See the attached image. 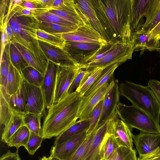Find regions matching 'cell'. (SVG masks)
Here are the masks:
<instances>
[{
	"label": "cell",
	"mask_w": 160,
	"mask_h": 160,
	"mask_svg": "<svg viewBox=\"0 0 160 160\" xmlns=\"http://www.w3.org/2000/svg\"><path fill=\"white\" fill-rule=\"evenodd\" d=\"M91 1L111 42H115L117 37L123 41L132 40V0Z\"/></svg>",
	"instance_id": "1"
},
{
	"label": "cell",
	"mask_w": 160,
	"mask_h": 160,
	"mask_svg": "<svg viewBox=\"0 0 160 160\" xmlns=\"http://www.w3.org/2000/svg\"><path fill=\"white\" fill-rule=\"evenodd\" d=\"M83 97L75 91L51 105L43 121V139L57 137L76 122Z\"/></svg>",
	"instance_id": "2"
},
{
	"label": "cell",
	"mask_w": 160,
	"mask_h": 160,
	"mask_svg": "<svg viewBox=\"0 0 160 160\" xmlns=\"http://www.w3.org/2000/svg\"><path fill=\"white\" fill-rule=\"evenodd\" d=\"M39 21L34 17L15 15L8 12L4 26L8 23L14 35L12 43H18L34 53L39 49L37 31L39 30Z\"/></svg>",
	"instance_id": "3"
},
{
	"label": "cell",
	"mask_w": 160,
	"mask_h": 160,
	"mask_svg": "<svg viewBox=\"0 0 160 160\" xmlns=\"http://www.w3.org/2000/svg\"><path fill=\"white\" fill-rule=\"evenodd\" d=\"M120 95L129 100L132 105L143 110L159 123L160 105L148 86L125 81L119 85Z\"/></svg>",
	"instance_id": "4"
},
{
	"label": "cell",
	"mask_w": 160,
	"mask_h": 160,
	"mask_svg": "<svg viewBox=\"0 0 160 160\" xmlns=\"http://www.w3.org/2000/svg\"><path fill=\"white\" fill-rule=\"evenodd\" d=\"M116 112L118 117L130 128H137L144 133H160L159 123L146 112L133 105L120 102Z\"/></svg>",
	"instance_id": "5"
},
{
	"label": "cell",
	"mask_w": 160,
	"mask_h": 160,
	"mask_svg": "<svg viewBox=\"0 0 160 160\" xmlns=\"http://www.w3.org/2000/svg\"><path fill=\"white\" fill-rule=\"evenodd\" d=\"M134 51L132 41L125 42L121 40L116 41L112 50L104 57L96 61L80 64V68L88 69L100 67L107 68L116 63L120 64L132 58Z\"/></svg>",
	"instance_id": "6"
},
{
	"label": "cell",
	"mask_w": 160,
	"mask_h": 160,
	"mask_svg": "<svg viewBox=\"0 0 160 160\" xmlns=\"http://www.w3.org/2000/svg\"><path fill=\"white\" fill-rule=\"evenodd\" d=\"M60 34L66 42L92 43L104 47L111 43L104 39L92 25L78 27L73 31Z\"/></svg>",
	"instance_id": "7"
},
{
	"label": "cell",
	"mask_w": 160,
	"mask_h": 160,
	"mask_svg": "<svg viewBox=\"0 0 160 160\" xmlns=\"http://www.w3.org/2000/svg\"><path fill=\"white\" fill-rule=\"evenodd\" d=\"M79 66H58L52 104L59 102L68 93L70 85L79 70Z\"/></svg>",
	"instance_id": "8"
},
{
	"label": "cell",
	"mask_w": 160,
	"mask_h": 160,
	"mask_svg": "<svg viewBox=\"0 0 160 160\" xmlns=\"http://www.w3.org/2000/svg\"><path fill=\"white\" fill-rule=\"evenodd\" d=\"M48 11L70 22L78 27L91 25L88 19L81 9L73 0H66L65 4L55 9Z\"/></svg>",
	"instance_id": "9"
},
{
	"label": "cell",
	"mask_w": 160,
	"mask_h": 160,
	"mask_svg": "<svg viewBox=\"0 0 160 160\" xmlns=\"http://www.w3.org/2000/svg\"><path fill=\"white\" fill-rule=\"evenodd\" d=\"M39 45L48 61L58 66H79L80 64L64 49L38 40Z\"/></svg>",
	"instance_id": "10"
},
{
	"label": "cell",
	"mask_w": 160,
	"mask_h": 160,
	"mask_svg": "<svg viewBox=\"0 0 160 160\" xmlns=\"http://www.w3.org/2000/svg\"><path fill=\"white\" fill-rule=\"evenodd\" d=\"M26 112L42 114L45 108L41 87L31 85L24 80Z\"/></svg>",
	"instance_id": "11"
},
{
	"label": "cell",
	"mask_w": 160,
	"mask_h": 160,
	"mask_svg": "<svg viewBox=\"0 0 160 160\" xmlns=\"http://www.w3.org/2000/svg\"><path fill=\"white\" fill-rule=\"evenodd\" d=\"M109 119L98 125L84 160H101L103 158L105 142L108 133Z\"/></svg>",
	"instance_id": "12"
},
{
	"label": "cell",
	"mask_w": 160,
	"mask_h": 160,
	"mask_svg": "<svg viewBox=\"0 0 160 160\" xmlns=\"http://www.w3.org/2000/svg\"><path fill=\"white\" fill-rule=\"evenodd\" d=\"M120 92L118 81L115 80V83L106 94L103 100L102 113L99 123L101 125L117 115L116 109L120 102Z\"/></svg>",
	"instance_id": "13"
},
{
	"label": "cell",
	"mask_w": 160,
	"mask_h": 160,
	"mask_svg": "<svg viewBox=\"0 0 160 160\" xmlns=\"http://www.w3.org/2000/svg\"><path fill=\"white\" fill-rule=\"evenodd\" d=\"M87 131L77 134L52 148L49 157L66 160L80 146L87 136Z\"/></svg>",
	"instance_id": "14"
},
{
	"label": "cell",
	"mask_w": 160,
	"mask_h": 160,
	"mask_svg": "<svg viewBox=\"0 0 160 160\" xmlns=\"http://www.w3.org/2000/svg\"><path fill=\"white\" fill-rule=\"evenodd\" d=\"M58 65L50 61L41 87L43 95L45 108L48 109L53 104Z\"/></svg>",
	"instance_id": "15"
},
{
	"label": "cell",
	"mask_w": 160,
	"mask_h": 160,
	"mask_svg": "<svg viewBox=\"0 0 160 160\" xmlns=\"http://www.w3.org/2000/svg\"><path fill=\"white\" fill-rule=\"evenodd\" d=\"M133 142L139 155L149 154L160 148V133L142 132L132 135Z\"/></svg>",
	"instance_id": "16"
},
{
	"label": "cell",
	"mask_w": 160,
	"mask_h": 160,
	"mask_svg": "<svg viewBox=\"0 0 160 160\" xmlns=\"http://www.w3.org/2000/svg\"><path fill=\"white\" fill-rule=\"evenodd\" d=\"M110 126L120 147L133 148V134L131 128L122 120L119 119L116 115L110 118Z\"/></svg>",
	"instance_id": "17"
},
{
	"label": "cell",
	"mask_w": 160,
	"mask_h": 160,
	"mask_svg": "<svg viewBox=\"0 0 160 160\" xmlns=\"http://www.w3.org/2000/svg\"><path fill=\"white\" fill-rule=\"evenodd\" d=\"M93 28L108 42H112L105 31L91 0H75Z\"/></svg>",
	"instance_id": "18"
},
{
	"label": "cell",
	"mask_w": 160,
	"mask_h": 160,
	"mask_svg": "<svg viewBox=\"0 0 160 160\" xmlns=\"http://www.w3.org/2000/svg\"><path fill=\"white\" fill-rule=\"evenodd\" d=\"M115 83L113 77L102 87L79 110L78 118L79 121L88 119L94 108L104 98Z\"/></svg>",
	"instance_id": "19"
},
{
	"label": "cell",
	"mask_w": 160,
	"mask_h": 160,
	"mask_svg": "<svg viewBox=\"0 0 160 160\" xmlns=\"http://www.w3.org/2000/svg\"><path fill=\"white\" fill-rule=\"evenodd\" d=\"M131 41L135 51L146 49L152 51L160 48L159 41L151 38L148 32L141 30L133 32Z\"/></svg>",
	"instance_id": "20"
},
{
	"label": "cell",
	"mask_w": 160,
	"mask_h": 160,
	"mask_svg": "<svg viewBox=\"0 0 160 160\" xmlns=\"http://www.w3.org/2000/svg\"><path fill=\"white\" fill-rule=\"evenodd\" d=\"M149 0H132L131 27L133 32L141 29L145 22Z\"/></svg>",
	"instance_id": "21"
},
{
	"label": "cell",
	"mask_w": 160,
	"mask_h": 160,
	"mask_svg": "<svg viewBox=\"0 0 160 160\" xmlns=\"http://www.w3.org/2000/svg\"><path fill=\"white\" fill-rule=\"evenodd\" d=\"M120 64L119 63H116L108 67L104 70L102 74L83 96L82 101L80 109L102 87L113 77L115 70Z\"/></svg>",
	"instance_id": "22"
},
{
	"label": "cell",
	"mask_w": 160,
	"mask_h": 160,
	"mask_svg": "<svg viewBox=\"0 0 160 160\" xmlns=\"http://www.w3.org/2000/svg\"><path fill=\"white\" fill-rule=\"evenodd\" d=\"M141 30L150 32L160 22V0H149Z\"/></svg>",
	"instance_id": "23"
},
{
	"label": "cell",
	"mask_w": 160,
	"mask_h": 160,
	"mask_svg": "<svg viewBox=\"0 0 160 160\" xmlns=\"http://www.w3.org/2000/svg\"><path fill=\"white\" fill-rule=\"evenodd\" d=\"M24 114L12 110V116L9 121L3 128L1 135L2 141L7 143L13 135L24 125L23 119Z\"/></svg>",
	"instance_id": "24"
},
{
	"label": "cell",
	"mask_w": 160,
	"mask_h": 160,
	"mask_svg": "<svg viewBox=\"0 0 160 160\" xmlns=\"http://www.w3.org/2000/svg\"><path fill=\"white\" fill-rule=\"evenodd\" d=\"M105 68L103 67H97L88 69L75 91L83 96Z\"/></svg>",
	"instance_id": "25"
},
{
	"label": "cell",
	"mask_w": 160,
	"mask_h": 160,
	"mask_svg": "<svg viewBox=\"0 0 160 160\" xmlns=\"http://www.w3.org/2000/svg\"><path fill=\"white\" fill-rule=\"evenodd\" d=\"M88 119L82 121H77L71 127L61 134L56 137L54 142V145H59L72 137L87 131L89 126Z\"/></svg>",
	"instance_id": "26"
},
{
	"label": "cell",
	"mask_w": 160,
	"mask_h": 160,
	"mask_svg": "<svg viewBox=\"0 0 160 160\" xmlns=\"http://www.w3.org/2000/svg\"><path fill=\"white\" fill-rule=\"evenodd\" d=\"M23 80L20 72L11 62L6 87L8 94L11 96L17 92L22 84Z\"/></svg>",
	"instance_id": "27"
},
{
	"label": "cell",
	"mask_w": 160,
	"mask_h": 160,
	"mask_svg": "<svg viewBox=\"0 0 160 160\" xmlns=\"http://www.w3.org/2000/svg\"><path fill=\"white\" fill-rule=\"evenodd\" d=\"M10 97L5 88L0 85V123L4 127L8 122L12 115V110L9 105Z\"/></svg>",
	"instance_id": "28"
},
{
	"label": "cell",
	"mask_w": 160,
	"mask_h": 160,
	"mask_svg": "<svg viewBox=\"0 0 160 160\" xmlns=\"http://www.w3.org/2000/svg\"><path fill=\"white\" fill-rule=\"evenodd\" d=\"M30 135V131L24 125L13 135L7 144L8 146L15 147L18 150L20 147L25 146L29 139Z\"/></svg>",
	"instance_id": "29"
},
{
	"label": "cell",
	"mask_w": 160,
	"mask_h": 160,
	"mask_svg": "<svg viewBox=\"0 0 160 160\" xmlns=\"http://www.w3.org/2000/svg\"><path fill=\"white\" fill-rule=\"evenodd\" d=\"M9 105L13 111L23 114L26 113L24 80L17 92L10 96Z\"/></svg>",
	"instance_id": "30"
},
{
	"label": "cell",
	"mask_w": 160,
	"mask_h": 160,
	"mask_svg": "<svg viewBox=\"0 0 160 160\" xmlns=\"http://www.w3.org/2000/svg\"><path fill=\"white\" fill-rule=\"evenodd\" d=\"M10 44L5 47L0 58V85L6 89L7 79L9 74L11 61L10 55Z\"/></svg>",
	"instance_id": "31"
},
{
	"label": "cell",
	"mask_w": 160,
	"mask_h": 160,
	"mask_svg": "<svg viewBox=\"0 0 160 160\" xmlns=\"http://www.w3.org/2000/svg\"><path fill=\"white\" fill-rule=\"evenodd\" d=\"M42 115L40 114L26 112L23 115L24 125L30 132H33L41 136L42 135V128L41 124Z\"/></svg>",
	"instance_id": "32"
},
{
	"label": "cell",
	"mask_w": 160,
	"mask_h": 160,
	"mask_svg": "<svg viewBox=\"0 0 160 160\" xmlns=\"http://www.w3.org/2000/svg\"><path fill=\"white\" fill-rule=\"evenodd\" d=\"M78 27L63 26L53 23L39 21V30L50 34L57 35L73 31Z\"/></svg>",
	"instance_id": "33"
},
{
	"label": "cell",
	"mask_w": 160,
	"mask_h": 160,
	"mask_svg": "<svg viewBox=\"0 0 160 160\" xmlns=\"http://www.w3.org/2000/svg\"><path fill=\"white\" fill-rule=\"evenodd\" d=\"M97 128L90 134H87L80 146L66 160H84L95 136Z\"/></svg>",
	"instance_id": "34"
},
{
	"label": "cell",
	"mask_w": 160,
	"mask_h": 160,
	"mask_svg": "<svg viewBox=\"0 0 160 160\" xmlns=\"http://www.w3.org/2000/svg\"><path fill=\"white\" fill-rule=\"evenodd\" d=\"M24 80L29 83L41 87L44 75L31 66H28L20 71Z\"/></svg>",
	"instance_id": "35"
},
{
	"label": "cell",
	"mask_w": 160,
	"mask_h": 160,
	"mask_svg": "<svg viewBox=\"0 0 160 160\" xmlns=\"http://www.w3.org/2000/svg\"><path fill=\"white\" fill-rule=\"evenodd\" d=\"M9 52L11 62L19 71L20 72L29 66L22 53L12 43L10 44Z\"/></svg>",
	"instance_id": "36"
},
{
	"label": "cell",
	"mask_w": 160,
	"mask_h": 160,
	"mask_svg": "<svg viewBox=\"0 0 160 160\" xmlns=\"http://www.w3.org/2000/svg\"><path fill=\"white\" fill-rule=\"evenodd\" d=\"M37 35L38 40L62 48L65 47L66 41L60 34H51L39 29L37 30Z\"/></svg>",
	"instance_id": "37"
},
{
	"label": "cell",
	"mask_w": 160,
	"mask_h": 160,
	"mask_svg": "<svg viewBox=\"0 0 160 160\" xmlns=\"http://www.w3.org/2000/svg\"><path fill=\"white\" fill-rule=\"evenodd\" d=\"M109 119L108 133L105 142L104 147L103 158L106 160L120 147L114 135L112 132L110 126Z\"/></svg>",
	"instance_id": "38"
},
{
	"label": "cell",
	"mask_w": 160,
	"mask_h": 160,
	"mask_svg": "<svg viewBox=\"0 0 160 160\" xmlns=\"http://www.w3.org/2000/svg\"><path fill=\"white\" fill-rule=\"evenodd\" d=\"M36 18L39 21L53 23L63 26L78 27L74 24L55 14L51 13L48 11L41 13Z\"/></svg>",
	"instance_id": "39"
},
{
	"label": "cell",
	"mask_w": 160,
	"mask_h": 160,
	"mask_svg": "<svg viewBox=\"0 0 160 160\" xmlns=\"http://www.w3.org/2000/svg\"><path fill=\"white\" fill-rule=\"evenodd\" d=\"M103 100L94 108L88 118L89 124L87 131V134L91 133L98 126L102 112Z\"/></svg>",
	"instance_id": "40"
},
{
	"label": "cell",
	"mask_w": 160,
	"mask_h": 160,
	"mask_svg": "<svg viewBox=\"0 0 160 160\" xmlns=\"http://www.w3.org/2000/svg\"><path fill=\"white\" fill-rule=\"evenodd\" d=\"M12 43L22 53L29 66L34 68L44 75L45 72L39 64L34 56L32 55L29 50L18 43L15 42Z\"/></svg>",
	"instance_id": "41"
},
{
	"label": "cell",
	"mask_w": 160,
	"mask_h": 160,
	"mask_svg": "<svg viewBox=\"0 0 160 160\" xmlns=\"http://www.w3.org/2000/svg\"><path fill=\"white\" fill-rule=\"evenodd\" d=\"M43 139L42 136L33 132H30L29 139L24 147L29 154L33 155L41 146Z\"/></svg>",
	"instance_id": "42"
},
{
	"label": "cell",
	"mask_w": 160,
	"mask_h": 160,
	"mask_svg": "<svg viewBox=\"0 0 160 160\" xmlns=\"http://www.w3.org/2000/svg\"><path fill=\"white\" fill-rule=\"evenodd\" d=\"M65 47L93 52L101 50L104 48L100 45L94 43L69 41L66 42Z\"/></svg>",
	"instance_id": "43"
},
{
	"label": "cell",
	"mask_w": 160,
	"mask_h": 160,
	"mask_svg": "<svg viewBox=\"0 0 160 160\" xmlns=\"http://www.w3.org/2000/svg\"><path fill=\"white\" fill-rule=\"evenodd\" d=\"M115 160H137L136 150L124 147H120L117 150Z\"/></svg>",
	"instance_id": "44"
},
{
	"label": "cell",
	"mask_w": 160,
	"mask_h": 160,
	"mask_svg": "<svg viewBox=\"0 0 160 160\" xmlns=\"http://www.w3.org/2000/svg\"><path fill=\"white\" fill-rule=\"evenodd\" d=\"M88 70V68L79 67L78 73L70 85L68 91V93H71L75 91L84 75Z\"/></svg>",
	"instance_id": "45"
},
{
	"label": "cell",
	"mask_w": 160,
	"mask_h": 160,
	"mask_svg": "<svg viewBox=\"0 0 160 160\" xmlns=\"http://www.w3.org/2000/svg\"><path fill=\"white\" fill-rule=\"evenodd\" d=\"M148 87L152 91L160 105V81L150 79L148 82Z\"/></svg>",
	"instance_id": "46"
},
{
	"label": "cell",
	"mask_w": 160,
	"mask_h": 160,
	"mask_svg": "<svg viewBox=\"0 0 160 160\" xmlns=\"http://www.w3.org/2000/svg\"><path fill=\"white\" fill-rule=\"evenodd\" d=\"M137 160H160V148L149 154L139 155Z\"/></svg>",
	"instance_id": "47"
},
{
	"label": "cell",
	"mask_w": 160,
	"mask_h": 160,
	"mask_svg": "<svg viewBox=\"0 0 160 160\" xmlns=\"http://www.w3.org/2000/svg\"><path fill=\"white\" fill-rule=\"evenodd\" d=\"M0 160H21L19 155L18 150L12 152L8 151L1 157Z\"/></svg>",
	"instance_id": "48"
},
{
	"label": "cell",
	"mask_w": 160,
	"mask_h": 160,
	"mask_svg": "<svg viewBox=\"0 0 160 160\" xmlns=\"http://www.w3.org/2000/svg\"><path fill=\"white\" fill-rule=\"evenodd\" d=\"M151 38L159 41L160 40V22L149 32Z\"/></svg>",
	"instance_id": "49"
},
{
	"label": "cell",
	"mask_w": 160,
	"mask_h": 160,
	"mask_svg": "<svg viewBox=\"0 0 160 160\" xmlns=\"http://www.w3.org/2000/svg\"><path fill=\"white\" fill-rule=\"evenodd\" d=\"M5 31L9 43H12L14 40V35L11 28L8 23L7 24Z\"/></svg>",
	"instance_id": "50"
},
{
	"label": "cell",
	"mask_w": 160,
	"mask_h": 160,
	"mask_svg": "<svg viewBox=\"0 0 160 160\" xmlns=\"http://www.w3.org/2000/svg\"><path fill=\"white\" fill-rule=\"evenodd\" d=\"M42 7L49 9L52 6L54 0H37Z\"/></svg>",
	"instance_id": "51"
},
{
	"label": "cell",
	"mask_w": 160,
	"mask_h": 160,
	"mask_svg": "<svg viewBox=\"0 0 160 160\" xmlns=\"http://www.w3.org/2000/svg\"><path fill=\"white\" fill-rule=\"evenodd\" d=\"M117 155V150L114 152L107 159L105 160H115Z\"/></svg>",
	"instance_id": "52"
},
{
	"label": "cell",
	"mask_w": 160,
	"mask_h": 160,
	"mask_svg": "<svg viewBox=\"0 0 160 160\" xmlns=\"http://www.w3.org/2000/svg\"><path fill=\"white\" fill-rule=\"evenodd\" d=\"M48 160H61L60 159L56 158H54V157H49L48 158Z\"/></svg>",
	"instance_id": "53"
},
{
	"label": "cell",
	"mask_w": 160,
	"mask_h": 160,
	"mask_svg": "<svg viewBox=\"0 0 160 160\" xmlns=\"http://www.w3.org/2000/svg\"><path fill=\"white\" fill-rule=\"evenodd\" d=\"M40 160H48V158H47L46 156L43 157Z\"/></svg>",
	"instance_id": "54"
},
{
	"label": "cell",
	"mask_w": 160,
	"mask_h": 160,
	"mask_svg": "<svg viewBox=\"0 0 160 160\" xmlns=\"http://www.w3.org/2000/svg\"><path fill=\"white\" fill-rule=\"evenodd\" d=\"M101 160H105V159H104V158H102V159Z\"/></svg>",
	"instance_id": "55"
}]
</instances>
